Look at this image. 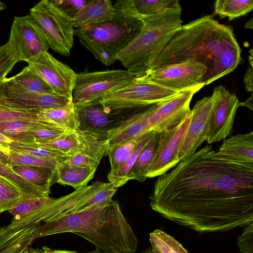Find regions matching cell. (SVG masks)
Wrapping results in <instances>:
<instances>
[{"label": "cell", "mask_w": 253, "mask_h": 253, "mask_svg": "<svg viewBox=\"0 0 253 253\" xmlns=\"http://www.w3.org/2000/svg\"><path fill=\"white\" fill-rule=\"evenodd\" d=\"M97 168L76 166L62 161L56 166V182L80 189L87 186L93 177Z\"/></svg>", "instance_id": "cell-21"}, {"label": "cell", "mask_w": 253, "mask_h": 253, "mask_svg": "<svg viewBox=\"0 0 253 253\" xmlns=\"http://www.w3.org/2000/svg\"><path fill=\"white\" fill-rule=\"evenodd\" d=\"M37 116L38 119L52 123L67 130H77L80 124L73 103L65 107L40 111Z\"/></svg>", "instance_id": "cell-24"}, {"label": "cell", "mask_w": 253, "mask_h": 253, "mask_svg": "<svg viewBox=\"0 0 253 253\" xmlns=\"http://www.w3.org/2000/svg\"><path fill=\"white\" fill-rule=\"evenodd\" d=\"M191 119V112L173 129L160 132V139L146 176L152 178L167 173L180 162L178 155Z\"/></svg>", "instance_id": "cell-14"}, {"label": "cell", "mask_w": 253, "mask_h": 253, "mask_svg": "<svg viewBox=\"0 0 253 253\" xmlns=\"http://www.w3.org/2000/svg\"><path fill=\"white\" fill-rule=\"evenodd\" d=\"M142 253H154L151 248H148L145 250Z\"/></svg>", "instance_id": "cell-51"}, {"label": "cell", "mask_w": 253, "mask_h": 253, "mask_svg": "<svg viewBox=\"0 0 253 253\" xmlns=\"http://www.w3.org/2000/svg\"><path fill=\"white\" fill-rule=\"evenodd\" d=\"M38 119L37 113L22 112L0 105V123L18 119Z\"/></svg>", "instance_id": "cell-42"}, {"label": "cell", "mask_w": 253, "mask_h": 253, "mask_svg": "<svg viewBox=\"0 0 253 253\" xmlns=\"http://www.w3.org/2000/svg\"><path fill=\"white\" fill-rule=\"evenodd\" d=\"M113 13V4L108 0H89L72 19L77 29L93 26L110 20Z\"/></svg>", "instance_id": "cell-19"}, {"label": "cell", "mask_w": 253, "mask_h": 253, "mask_svg": "<svg viewBox=\"0 0 253 253\" xmlns=\"http://www.w3.org/2000/svg\"><path fill=\"white\" fill-rule=\"evenodd\" d=\"M155 105L139 110L120 126L110 131L105 140L106 152L118 144L152 132L149 129V119Z\"/></svg>", "instance_id": "cell-18"}, {"label": "cell", "mask_w": 253, "mask_h": 253, "mask_svg": "<svg viewBox=\"0 0 253 253\" xmlns=\"http://www.w3.org/2000/svg\"><path fill=\"white\" fill-rule=\"evenodd\" d=\"M33 120L34 119H18L1 123L0 132L12 141L35 142V140L29 133L30 128Z\"/></svg>", "instance_id": "cell-27"}, {"label": "cell", "mask_w": 253, "mask_h": 253, "mask_svg": "<svg viewBox=\"0 0 253 253\" xmlns=\"http://www.w3.org/2000/svg\"><path fill=\"white\" fill-rule=\"evenodd\" d=\"M9 78L14 83L29 91L40 93L55 94L28 65L20 73Z\"/></svg>", "instance_id": "cell-26"}, {"label": "cell", "mask_w": 253, "mask_h": 253, "mask_svg": "<svg viewBox=\"0 0 253 253\" xmlns=\"http://www.w3.org/2000/svg\"><path fill=\"white\" fill-rule=\"evenodd\" d=\"M28 253H33V251H32V249H30L29 251H28Z\"/></svg>", "instance_id": "cell-53"}, {"label": "cell", "mask_w": 253, "mask_h": 253, "mask_svg": "<svg viewBox=\"0 0 253 253\" xmlns=\"http://www.w3.org/2000/svg\"><path fill=\"white\" fill-rule=\"evenodd\" d=\"M0 161L10 168L14 166H25L55 169L58 164L11 149L8 151H0Z\"/></svg>", "instance_id": "cell-28"}, {"label": "cell", "mask_w": 253, "mask_h": 253, "mask_svg": "<svg viewBox=\"0 0 253 253\" xmlns=\"http://www.w3.org/2000/svg\"><path fill=\"white\" fill-rule=\"evenodd\" d=\"M11 169L18 175L39 188L50 193V187L56 183V169L54 168L14 166Z\"/></svg>", "instance_id": "cell-23"}, {"label": "cell", "mask_w": 253, "mask_h": 253, "mask_svg": "<svg viewBox=\"0 0 253 253\" xmlns=\"http://www.w3.org/2000/svg\"><path fill=\"white\" fill-rule=\"evenodd\" d=\"M3 211L2 210V209L0 207V214Z\"/></svg>", "instance_id": "cell-54"}, {"label": "cell", "mask_w": 253, "mask_h": 253, "mask_svg": "<svg viewBox=\"0 0 253 253\" xmlns=\"http://www.w3.org/2000/svg\"><path fill=\"white\" fill-rule=\"evenodd\" d=\"M24 199V194L15 185L0 175V207L3 211Z\"/></svg>", "instance_id": "cell-36"}, {"label": "cell", "mask_w": 253, "mask_h": 253, "mask_svg": "<svg viewBox=\"0 0 253 253\" xmlns=\"http://www.w3.org/2000/svg\"><path fill=\"white\" fill-rule=\"evenodd\" d=\"M253 8V0H217L214 3V14L227 17L229 21L246 15Z\"/></svg>", "instance_id": "cell-29"}, {"label": "cell", "mask_w": 253, "mask_h": 253, "mask_svg": "<svg viewBox=\"0 0 253 253\" xmlns=\"http://www.w3.org/2000/svg\"><path fill=\"white\" fill-rule=\"evenodd\" d=\"M136 77L126 70H107L77 74L72 92L74 105L101 99L126 85Z\"/></svg>", "instance_id": "cell-8"}, {"label": "cell", "mask_w": 253, "mask_h": 253, "mask_svg": "<svg viewBox=\"0 0 253 253\" xmlns=\"http://www.w3.org/2000/svg\"><path fill=\"white\" fill-rule=\"evenodd\" d=\"M217 152L228 159L253 164V132L224 139Z\"/></svg>", "instance_id": "cell-20"}, {"label": "cell", "mask_w": 253, "mask_h": 253, "mask_svg": "<svg viewBox=\"0 0 253 253\" xmlns=\"http://www.w3.org/2000/svg\"><path fill=\"white\" fill-rule=\"evenodd\" d=\"M182 8L142 17L144 25L119 53L118 60L136 77L144 76L169 40L181 25Z\"/></svg>", "instance_id": "cell-5"}, {"label": "cell", "mask_w": 253, "mask_h": 253, "mask_svg": "<svg viewBox=\"0 0 253 253\" xmlns=\"http://www.w3.org/2000/svg\"><path fill=\"white\" fill-rule=\"evenodd\" d=\"M64 162L76 166L97 167L100 162L82 153H77L67 157Z\"/></svg>", "instance_id": "cell-43"}, {"label": "cell", "mask_w": 253, "mask_h": 253, "mask_svg": "<svg viewBox=\"0 0 253 253\" xmlns=\"http://www.w3.org/2000/svg\"><path fill=\"white\" fill-rule=\"evenodd\" d=\"M71 233L105 253H136L138 241L119 203L110 202L39 225L37 238Z\"/></svg>", "instance_id": "cell-3"}, {"label": "cell", "mask_w": 253, "mask_h": 253, "mask_svg": "<svg viewBox=\"0 0 253 253\" xmlns=\"http://www.w3.org/2000/svg\"><path fill=\"white\" fill-rule=\"evenodd\" d=\"M180 93L149 80L146 76L135 77L126 85L107 93L101 99L103 107L111 110L148 107Z\"/></svg>", "instance_id": "cell-6"}, {"label": "cell", "mask_w": 253, "mask_h": 253, "mask_svg": "<svg viewBox=\"0 0 253 253\" xmlns=\"http://www.w3.org/2000/svg\"><path fill=\"white\" fill-rule=\"evenodd\" d=\"M144 25L133 0H120L113 4L112 18L98 25L76 29L81 43L102 64L109 66L140 32Z\"/></svg>", "instance_id": "cell-4"}, {"label": "cell", "mask_w": 253, "mask_h": 253, "mask_svg": "<svg viewBox=\"0 0 253 253\" xmlns=\"http://www.w3.org/2000/svg\"><path fill=\"white\" fill-rule=\"evenodd\" d=\"M241 53L232 29L205 15L178 28L149 70L192 58L207 68L208 85L233 71Z\"/></svg>", "instance_id": "cell-2"}, {"label": "cell", "mask_w": 253, "mask_h": 253, "mask_svg": "<svg viewBox=\"0 0 253 253\" xmlns=\"http://www.w3.org/2000/svg\"><path fill=\"white\" fill-rule=\"evenodd\" d=\"M145 133L118 144L106 152L105 155H108L109 158L111 171L116 169L127 161Z\"/></svg>", "instance_id": "cell-35"}, {"label": "cell", "mask_w": 253, "mask_h": 253, "mask_svg": "<svg viewBox=\"0 0 253 253\" xmlns=\"http://www.w3.org/2000/svg\"><path fill=\"white\" fill-rule=\"evenodd\" d=\"M138 12L142 16H155L181 8L177 0H133Z\"/></svg>", "instance_id": "cell-34"}, {"label": "cell", "mask_w": 253, "mask_h": 253, "mask_svg": "<svg viewBox=\"0 0 253 253\" xmlns=\"http://www.w3.org/2000/svg\"><path fill=\"white\" fill-rule=\"evenodd\" d=\"M217 96L215 86L211 95L197 101L191 110L190 121L178 152L179 161L195 152L199 146L206 140L210 119Z\"/></svg>", "instance_id": "cell-16"}, {"label": "cell", "mask_w": 253, "mask_h": 253, "mask_svg": "<svg viewBox=\"0 0 253 253\" xmlns=\"http://www.w3.org/2000/svg\"><path fill=\"white\" fill-rule=\"evenodd\" d=\"M202 87L181 92L156 104L149 119V130L161 132L178 126L190 113V104L192 97Z\"/></svg>", "instance_id": "cell-15"}, {"label": "cell", "mask_w": 253, "mask_h": 253, "mask_svg": "<svg viewBox=\"0 0 253 253\" xmlns=\"http://www.w3.org/2000/svg\"><path fill=\"white\" fill-rule=\"evenodd\" d=\"M72 103V98L31 91L14 83L10 78H5L0 82V105L11 109L38 114Z\"/></svg>", "instance_id": "cell-9"}, {"label": "cell", "mask_w": 253, "mask_h": 253, "mask_svg": "<svg viewBox=\"0 0 253 253\" xmlns=\"http://www.w3.org/2000/svg\"><path fill=\"white\" fill-rule=\"evenodd\" d=\"M153 132H148L144 134L133 153L125 163L116 169L110 170L108 174V179L109 182L115 188L121 187L127 182L126 177L128 173L134 165L139 153L144 146Z\"/></svg>", "instance_id": "cell-32"}, {"label": "cell", "mask_w": 253, "mask_h": 253, "mask_svg": "<svg viewBox=\"0 0 253 253\" xmlns=\"http://www.w3.org/2000/svg\"><path fill=\"white\" fill-rule=\"evenodd\" d=\"M3 79H0V82L3 80Z\"/></svg>", "instance_id": "cell-55"}, {"label": "cell", "mask_w": 253, "mask_h": 253, "mask_svg": "<svg viewBox=\"0 0 253 253\" xmlns=\"http://www.w3.org/2000/svg\"><path fill=\"white\" fill-rule=\"evenodd\" d=\"M9 148L13 150L30 154L42 160L56 163L63 161L67 158L59 152L36 142L24 143L12 141Z\"/></svg>", "instance_id": "cell-25"}, {"label": "cell", "mask_w": 253, "mask_h": 253, "mask_svg": "<svg viewBox=\"0 0 253 253\" xmlns=\"http://www.w3.org/2000/svg\"><path fill=\"white\" fill-rule=\"evenodd\" d=\"M237 239V244L241 253H253V222L244 227Z\"/></svg>", "instance_id": "cell-41"}, {"label": "cell", "mask_w": 253, "mask_h": 253, "mask_svg": "<svg viewBox=\"0 0 253 253\" xmlns=\"http://www.w3.org/2000/svg\"><path fill=\"white\" fill-rule=\"evenodd\" d=\"M149 240L154 253H188L177 240L160 229L150 233Z\"/></svg>", "instance_id": "cell-30"}, {"label": "cell", "mask_w": 253, "mask_h": 253, "mask_svg": "<svg viewBox=\"0 0 253 253\" xmlns=\"http://www.w3.org/2000/svg\"><path fill=\"white\" fill-rule=\"evenodd\" d=\"M243 81L246 89L248 91L252 92L253 91V71L252 67H249L247 70L243 78Z\"/></svg>", "instance_id": "cell-44"}, {"label": "cell", "mask_w": 253, "mask_h": 253, "mask_svg": "<svg viewBox=\"0 0 253 253\" xmlns=\"http://www.w3.org/2000/svg\"><path fill=\"white\" fill-rule=\"evenodd\" d=\"M67 131L52 123L36 119L32 121L29 133L36 142L44 144Z\"/></svg>", "instance_id": "cell-33"}, {"label": "cell", "mask_w": 253, "mask_h": 253, "mask_svg": "<svg viewBox=\"0 0 253 253\" xmlns=\"http://www.w3.org/2000/svg\"><path fill=\"white\" fill-rule=\"evenodd\" d=\"M70 18H73L88 2L87 0H51Z\"/></svg>", "instance_id": "cell-40"}, {"label": "cell", "mask_w": 253, "mask_h": 253, "mask_svg": "<svg viewBox=\"0 0 253 253\" xmlns=\"http://www.w3.org/2000/svg\"><path fill=\"white\" fill-rule=\"evenodd\" d=\"M27 62L55 94L72 98L77 74L69 66L48 51L38 54Z\"/></svg>", "instance_id": "cell-13"}, {"label": "cell", "mask_w": 253, "mask_h": 253, "mask_svg": "<svg viewBox=\"0 0 253 253\" xmlns=\"http://www.w3.org/2000/svg\"><path fill=\"white\" fill-rule=\"evenodd\" d=\"M19 62L11 45L7 42L0 46V78L4 79L14 65Z\"/></svg>", "instance_id": "cell-39"}, {"label": "cell", "mask_w": 253, "mask_h": 253, "mask_svg": "<svg viewBox=\"0 0 253 253\" xmlns=\"http://www.w3.org/2000/svg\"><path fill=\"white\" fill-rule=\"evenodd\" d=\"M253 18H252L251 19L249 20L248 21H247L246 23V24L245 25V27L246 28L252 29L253 27Z\"/></svg>", "instance_id": "cell-48"}, {"label": "cell", "mask_w": 253, "mask_h": 253, "mask_svg": "<svg viewBox=\"0 0 253 253\" xmlns=\"http://www.w3.org/2000/svg\"><path fill=\"white\" fill-rule=\"evenodd\" d=\"M12 141L0 132V151H8Z\"/></svg>", "instance_id": "cell-46"}, {"label": "cell", "mask_w": 253, "mask_h": 253, "mask_svg": "<svg viewBox=\"0 0 253 253\" xmlns=\"http://www.w3.org/2000/svg\"><path fill=\"white\" fill-rule=\"evenodd\" d=\"M6 7L5 4L0 1V12L5 9Z\"/></svg>", "instance_id": "cell-50"}, {"label": "cell", "mask_w": 253, "mask_h": 253, "mask_svg": "<svg viewBox=\"0 0 253 253\" xmlns=\"http://www.w3.org/2000/svg\"><path fill=\"white\" fill-rule=\"evenodd\" d=\"M117 190V189L110 182L104 183L102 188L87 202L80 206L77 210L75 213L110 202L112 200L113 196L116 193Z\"/></svg>", "instance_id": "cell-38"}, {"label": "cell", "mask_w": 253, "mask_h": 253, "mask_svg": "<svg viewBox=\"0 0 253 253\" xmlns=\"http://www.w3.org/2000/svg\"><path fill=\"white\" fill-rule=\"evenodd\" d=\"M49 48L63 56L70 55L74 44L72 19L51 0H42L30 9Z\"/></svg>", "instance_id": "cell-7"}, {"label": "cell", "mask_w": 253, "mask_h": 253, "mask_svg": "<svg viewBox=\"0 0 253 253\" xmlns=\"http://www.w3.org/2000/svg\"><path fill=\"white\" fill-rule=\"evenodd\" d=\"M103 253L102 252H101L99 250H95V251H91V252H86V253Z\"/></svg>", "instance_id": "cell-52"}, {"label": "cell", "mask_w": 253, "mask_h": 253, "mask_svg": "<svg viewBox=\"0 0 253 253\" xmlns=\"http://www.w3.org/2000/svg\"><path fill=\"white\" fill-rule=\"evenodd\" d=\"M33 253H78L76 251L52 250L47 247H43L41 249H33Z\"/></svg>", "instance_id": "cell-45"}, {"label": "cell", "mask_w": 253, "mask_h": 253, "mask_svg": "<svg viewBox=\"0 0 253 253\" xmlns=\"http://www.w3.org/2000/svg\"><path fill=\"white\" fill-rule=\"evenodd\" d=\"M160 132L153 131L148 140L139 153L136 161L127 175V181H144L149 168L154 158L160 139Z\"/></svg>", "instance_id": "cell-22"}, {"label": "cell", "mask_w": 253, "mask_h": 253, "mask_svg": "<svg viewBox=\"0 0 253 253\" xmlns=\"http://www.w3.org/2000/svg\"><path fill=\"white\" fill-rule=\"evenodd\" d=\"M8 42L19 61L27 62L49 48L45 38L30 14L14 17Z\"/></svg>", "instance_id": "cell-12"}, {"label": "cell", "mask_w": 253, "mask_h": 253, "mask_svg": "<svg viewBox=\"0 0 253 253\" xmlns=\"http://www.w3.org/2000/svg\"><path fill=\"white\" fill-rule=\"evenodd\" d=\"M74 106L80 123L79 128L103 140L110 131L141 109L111 110L103 106L100 99Z\"/></svg>", "instance_id": "cell-11"}, {"label": "cell", "mask_w": 253, "mask_h": 253, "mask_svg": "<svg viewBox=\"0 0 253 253\" xmlns=\"http://www.w3.org/2000/svg\"><path fill=\"white\" fill-rule=\"evenodd\" d=\"M149 198L153 211L200 233L245 227L253 220V164L207 145L158 176Z\"/></svg>", "instance_id": "cell-1"}, {"label": "cell", "mask_w": 253, "mask_h": 253, "mask_svg": "<svg viewBox=\"0 0 253 253\" xmlns=\"http://www.w3.org/2000/svg\"><path fill=\"white\" fill-rule=\"evenodd\" d=\"M0 175L15 185L24 194L25 199L49 197V193L26 181L0 161Z\"/></svg>", "instance_id": "cell-31"}, {"label": "cell", "mask_w": 253, "mask_h": 253, "mask_svg": "<svg viewBox=\"0 0 253 253\" xmlns=\"http://www.w3.org/2000/svg\"><path fill=\"white\" fill-rule=\"evenodd\" d=\"M249 53H250V55L249 56V63L250 64V65H251L250 67L253 68V49H251L249 50Z\"/></svg>", "instance_id": "cell-49"}, {"label": "cell", "mask_w": 253, "mask_h": 253, "mask_svg": "<svg viewBox=\"0 0 253 253\" xmlns=\"http://www.w3.org/2000/svg\"><path fill=\"white\" fill-rule=\"evenodd\" d=\"M253 94H252L251 97L249 98L247 100L243 102H240L239 106H243L249 108L251 110H253Z\"/></svg>", "instance_id": "cell-47"}, {"label": "cell", "mask_w": 253, "mask_h": 253, "mask_svg": "<svg viewBox=\"0 0 253 253\" xmlns=\"http://www.w3.org/2000/svg\"><path fill=\"white\" fill-rule=\"evenodd\" d=\"M207 68L190 58L149 70L144 75L149 80L180 92L205 85Z\"/></svg>", "instance_id": "cell-10"}, {"label": "cell", "mask_w": 253, "mask_h": 253, "mask_svg": "<svg viewBox=\"0 0 253 253\" xmlns=\"http://www.w3.org/2000/svg\"><path fill=\"white\" fill-rule=\"evenodd\" d=\"M218 96L211 116L206 141L209 144L224 140L231 134L239 101L224 86H216Z\"/></svg>", "instance_id": "cell-17"}, {"label": "cell", "mask_w": 253, "mask_h": 253, "mask_svg": "<svg viewBox=\"0 0 253 253\" xmlns=\"http://www.w3.org/2000/svg\"><path fill=\"white\" fill-rule=\"evenodd\" d=\"M53 199L54 198L50 197L24 199L7 211L13 215L12 219L18 220L35 211Z\"/></svg>", "instance_id": "cell-37"}]
</instances>
